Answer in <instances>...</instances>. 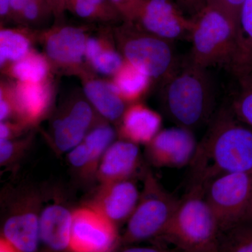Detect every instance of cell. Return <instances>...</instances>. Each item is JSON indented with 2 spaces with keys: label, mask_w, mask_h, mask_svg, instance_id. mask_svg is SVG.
Instances as JSON below:
<instances>
[{
  "label": "cell",
  "mask_w": 252,
  "mask_h": 252,
  "mask_svg": "<svg viewBox=\"0 0 252 252\" xmlns=\"http://www.w3.org/2000/svg\"></svg>",
  "instance_id": "b9f144b4"
},
{
  "label": "cell",
  "mask_w": 252,
  "mask_h": 252,
  "mask_svg": "<svg viewBox=\"0 0 252 252\" xmlns=\"http://www.w3.org/2000/svg\"><path fill=\"white\" fill-rule=\"evenodd\" d=\"M215 1L221 5L225 9L228 10L238 21L239 13L245 0H215Z\"/></svg>",
  "instance_id": "e575fe53"
},
{
  "label": "cell",
  "mask_w": 252,
  "mask_h": 252,
  "mask_svg": "<svg viewBox=\"0 0 252 252\" xmlns=\"http://www.w3.org/2000/svg\"><path fill=\"white\" fill-rule=\"evenodd\" d=\"M124 21L132 22L142 0H110Z\"/></svg>",
  "instance_id": "4dcf8cb0"
},
{
  "label": "cell",
  "mask_w": 252,
  "mask_h": 252,
  "mask_svg": "<svg viewBox=\"0 0 252 252\" xmlns=\"http://www.w3.org/2000/svg\"><path fill=\"white\" fill-rule=\"evenodd\" d=\"M85 60L96 72L113 76L124 63L122 55L116 49L112 39L107 36H89L86 42Z\"/></svg>",
  "instance_id": "ffe728a7"
},
{
  "label": "cell",
  "mask_w": 252,
  "mask_h": 252,
  "mask_svg": "<svg viewBox=\"0 0 252 252\" xmlns=\"http://www.w3.org/2000/svg\"><path fill=\"white\" fill-rule=\"evenodd\" d=\"M140 196V192L132 179L100 184L89 206L118 225L127 221Z\"/></svg>",
  "instance_id": "9a60e30c"
},
{
  "label": "cell",
  "mask_w": 252,
  "mask_h": 252,
  "mask_svg": "<svg viewBox=\"0 0 252 252\" xmlns=\"http://www.w3.org/2000/svg\"><path fill=\"white\" fill-rule=\"evenodd\" d=\"M110 81L127 104L140 102L154 83L142 69L125 61Z\"/></svg>",
  "instance_id": "44dd1931"
},
{
  "label": "cell",
  "mask_w": 252,
  "mask_h": 252,
  "mask_svg": "<svg viewBox=\"0 0 252 252\" xmlns=\"http://www.w3.org/2000/svg\"><path fill=\"white\" fill-rule=\"evenodd\" d=\"M0 252H20L4 238H0Z\"/></svg>",
  "instance_id": "74e56055"
},
{
  "label": "cell",
  "mask_w": 252,
  "mask_h": 252,
  "mask_svg": "<svg viewBox=\"0 0 252 252\" xmlns=\"http://www.w3.org/2000/svg\"><path fill=\"white\" fill-rule=\"evenodd\" d=\"M252 220V196L246 212H245L243 220Z\"/></svg>",
  "instance_id": "ab89813d"
},
{
  "label": "cell",
  "mask_w": 252,
  "mask_h": 252,
  "mask_svg": "<svg viewBox=\"0 0 252 252\" xmlns=\"http://www.w3.org/2000/svg\"><path fill=\"white\" fill-rule=\"evenodd\" d=\"M238 80V93L230 107L240 122L252 128V71Z\"/></svg>",
  "instance_id": "4316f807"
},
{
  "label": "cell",
  "mask_w": 252,
  "mask_h": 252,
  "mask_svg": "<svg viewBox=\"0 0 252 252\" xmlns=\"http://www.w3.org/2000/svg\"><path fill=\"white\" fill-rule=\"evenodd\" d=\"M218 252H252V220H244L220 231Z\"/></svg>",
  "instance_id": "cb8c5ba5"
},
{
  "label": "cell",
  "mask_w": 252,
  "mask_h": 252,
  "mask_svg": "<svg viewBox=\"0 0 252 252\" xmlns=\"http://www.w3.org/2000/svg\"><path fill=\"white\" fill-rule=\"evenodd\" d=\"M9 77L21 82L40 83L51 79L53 70L45 54L32 49L22 59L3 68Z\"/></svg>",
  "instance_id": "7402d4cb"
},
{
  "label": "cell",
  "mask_w": 252,
  "mask_h": 252,
  "mask_svg": "<svg viewBox=\"0 0 252 252\" xmlns=\"http://www.w3.org/2000/svg\"><path fill=\"white\" fill-rule=\"evenodd\" d=\"M14 103V121L31 128L46 117L54 100V86L51 79L40 83L11 84Z\"/></svg>",
  "instance_id": "5bb4252c"
},
{
  "label": "cell",
  "mask_w": 252,
  "mask_h": 252,
  "mask_svg": "<svg viewBox=\"0 0 252 252\" xmlns=\"http://www.w3.org/2000/svg\"><path fill=\"white\" fill-rule=\"evenodd\" d=\"M84 1H90V2H93L94 3V4H112V2H111L110 0H84Z\"/></svg>",
  "instance_id": "60d3db41"
},
{
  "label": "cell",
  "mask_w": 252,
  "mask_h": 252,
  "mask_svg": "<svg viewBox=\"0 0 252 252\" xmlns=\"http://www.w3.org/2000/svg\"><path fill=\"white\" fill-rule=\"evenodd\" d=\"M28 28H1L0 65L1 69L22 59L32 50L34 35Z\"/></svg>",
  "instance_id": "603a6c76"
},
{
  "label": "cell",
  "mask_w": 252,
  "mask_h": 252,
  "mask_svg": "<svg viewBox=\"0 0 252 252\" xmlns=\"http://www.w3.org/2000/svg\"><path fill=\"white\" fill-rule=\"evenodd\" d=\"M140 160L139 145L122 139L114 141L101 159L95 177L100 184L132 179Z\"/></svg>",
  "instance_id": "2e32d148"
},
{
  "label": "cell",
  "mask_w": 252,
  "mask_h": 252,
  "mask_svg": "<svg viewBox=\"0 0 252 252\" xmlns=\"http://www.w3.org/2000/svg\"><path fill=\"white\" fill-rule=\"evenodd\" d=\"M32 139L26 137L18 140H0V164L10 166L17 162L27 152Z\"/></svg>",
  "instance_id": "83f0119b"
},
{
  "label": "cell",
  "mask_w": 252,
  "mask_h": 252,
  "mask_svg": "<svg viewBox=\"0 0 252 252\" xmlns=\"http://www.w3.org/2000/svg\"><path fill=\"white\" fill-rule=\"evenodd\" d=\"M160 114L138 102L128 104L119 123V137L140 145H147L161 130Z\"/></svg>",
  "instance_id": "ac0fdd59"
},
{
  "label": "cell",
  "mask_w": 252,
  "mask_h": 252,
  "mask_svg": "<svg viewBox=\"0 0 252 252\" xmlns=\"http://www.w3.org/2000/svg\"><path fill=\"white\" fill-rule=\"evenodd\" d=\"M112 252H178L167 245L158 244L153 246H134L126 245L124 248L114 250Z\"/></svg>",
  "instance_id": "d6a6232c"
},
{
  "label": "cell",
  "mask_w": 252,
  "mask_h": 252,
  "mask_svg": "<svg viewBox=\"0 0 252 252\" xmlns=\"http://www.w3.org/2000/svg\"><path fill=\"white\" fill-rule=\"evenodd\" d=\"M51 13L55 17L59 18L67 9V0H46Z\"/></svg>",
  "instance_id": "d590c367"
},
{
  "label": "cell",
  "mask_w": 252,
  "mask_h": 252,
  "mask_svg": "<svg viewBox=\"0 0 252 252\" xmlns=\"http://www.w3.org/2000/svg\"><path fill=\"white\" fill-rule=\"evenodd\" d=\"M47 12L51 13V11L46 0H29L18 21L28 24L36 23Z\"/></svg>",
  "instance_id": "f1b7e54d"
},
{
  "label": "cell",
  "mask_w": 252,
  "mask_h": 252,
  "mask_svg": "<svg viewBox=\"0 0 252 252\" xmlns=\"http://www.w3.org/2000/svg\"><path fill=\"white\" fill-rule=\"evenodd\" d=\"M114 38L124 61L142 69L154 82L162 84L180 64L174 43L147 32L135 23L124 21L114 31Z\"/></svg>",
  "instance_id": "8992f818"
},
{
  "label": "cell",
  "mask_w": 252,
  "mask_h": 252,
  "mask_svg": "<svg viewBox=\"0 0 252 252\" xmlns=\"http://www.w3.org/2000/svg\"><path fill=\"white\" fill-rule=\"evenodd\" d=\"M81 77L86 99L94 111L108 122L119 124L128 104L119 95L111 81L93 77L86 72Z\"/></svg>",
  "instance_id": "d6986e66"
},
{
  "label": "cell",
  "mask_w": 252,
  "mask_h": 252,
  "mask_svg": "<svg viewBox=\"0 0 252 252\" xmlns=\"http://www.w3.org/2000/svg\"><path fill=\"white\" fill-rule=\"evenodd\" d=\"M29 0H10L9 16L18 19Z\"/></svg>",
  "instance_id": "8d00e7d4"
},
{
  "label": "cell",
  "mask_w": 252,
  "mask_h": 252,
  "mask_svg": "<svg viewBox=\"0 0 252 252\" xmlns=\"http://www.w3.org/2000/svg\"><path fill=\"white\" fill-rule=\"evenodd\" d=\"M117 133L112 126L106 123H101L96 124L82 141L90 155L96 173L101 159L114 142Z\"/></svg>",
  "instance_id": "d4e9b609"
},
{
  "label": "cell",
  "mask_w": 252,
  "mask_h": 252,
  "mask_svg": "<svg viewBox=\"0 0 252 252\" xmlns=\"http://www.w3.org/2000/svg\"><path fill=\"white\" fill-rule=\"evenodd\" d=\"M39 36L52 69L83 75L86 42L89 35L84 28L57 26L43 32Z\"/></svg>",
  "instance_id": "8fae6325"
},
{
  "label": "cell",
  "mask_w": 252,
  "mask_h": 252,
  "mask_svg": "<svg viewBox=\"0 0 252 252\" xmlns=\"http://www.w3.org/2000/svg\"><path fill=\"white\" fill-rule=\"evenodd\" d=\"M180 200L164 189L153 172L147 170L138 203L127 220L120 245L157 240L171 220Z\"/></svg>",
  "instance_id": "5b68a950"
},
{
  "label": "cell",
  "mask_w": 252,
  "mask_h": 252,
  "mask_svg": "<svg viewBox=\"0 0 252 252\" xmlns=\"http://www.w3.org/2000/svg\"><path fill=\"white\" fill-rule=\"evenodd\" d=\"M132 23L141 29L174 43L189 39L193 20L172 0H142Z\"/></svg>",
  "instance_id": "30bf717a"
},
{
  "label": "cell",
  "mask_w": 252,
  "mask_h": 252,
  "mask_svg": "<svg viewBox=\"0 0 252 252\" xmlns=\"http://www.w3.org/2000/svg\"><path fill=\"white\" fill-rule=\"evenodd\" d=\"M72 212L59 203L42 207L40 215L41 252H70Z\"/></svg>",
  "instance_id": "e0dca14e"
},
{
  "label": "cell",
  "mask_w": 252,
  "mask_h": 252,
  "mask_svg": "<svg viewBox=\"0 0 252 252\" xmlns=\"http://www.w3.org/2000/svg\"><path fill=\"white\" fill-rule=\"evenodd\" d=\"M28 129L21 123L6 121L0 123V140H14Z\"/></svg>",
  "instance_id": "1f68e13d"
},
{
  "label": "cell",
  "mask_w": 252,
  "mask_h": 252,
  "mask_svg": "<svg viewBox=\"0 0 252 252\" xmlns=\"http://www.w3.org/2000/svg\"><path fill=\"white\" fill-rule=\"evenodd\" d=\"M208 0H177V2L184 9L191 14V16L196 14L202 8L207 4Z\"/></svg>",
  "instance_id": "836d02e7"
},
{
  "label": "cell",
  "mask_w": 252,
  "mask_h": 252,
  "mask_svg": "<svg viewBox=\"0 0 252 252\" xmlns=\"http://www.w3.org/2000/svg\"><path fill=\"white\" fill-rule=\"evenodd\" d=\"M205 192L203 186H190L158 243L178 252H218L220 227Z\"/></svg>",
  "instance_id": "3957f363"
},
{
  "label": "cell",
  "mask_w": 252,
  "mask_h": 252,
  "mask_svg": "<svg viewBox=\"0 0 252 252\" xmlns=\"http://www.w3.org/2000/svg\"><path fill=\"white\" fill-rule=\"evenodd\" d=\"M161 89L162 107L175 126L193 131L211 121L215 94L209 69L188 60L179 64Z\"/></svg>",
  "instance_id": "7a4b0ae2"
},
{
  "label": "cell",
  "mask_w": 252,
  "mask_h": 252,
  "mask_svg": "<svg viewBox=\"0 0 252 252\" xmlns=\"http://www.w3.org/2000/svg\"><path fill=\"white\" fill-rule=\"evenodd\" d=\"M6 214L1 237L20 252L40 250V215L39 195L27 193L14 200Z\"/></svg>",
  "instance_id": "ba28073f"
},
{
  "label": "cell",
  "mask_w": 252,
  "mask_h": 252,
  "mask_svg": "<svg viewBox=\"0 0 252 252\" xmlns=\"http://www.w3.org/2000/svg\"><path fill=\"white\" fill-rule=\"evenodd\" d=\"M252 196V170L220 175L205 187V199L220 231L241 221Z\"/></svg>",
  "instance_id": "52a82bcc"
},
{
  "label": "cell",
  "mask_w": 252,
  "mask_h": 252,
  "mask_svg": "<svg viewBox=\"0 0 252 252\" xmlns=\"http://www.w3.org/2000/svg\"><path fill=\"white\" fill-rule=\"evenodd\" d=\"M67 9L88 21H111L122 18L113 4H98L84 0H67Z\"/></svg>",
  "instance_id": "484cf974"
},
{
  "label": "cell",
  "mask_w": 252,
  "mask_h": 252,
  "mask_svg": "<svg viewBox=\"0 0 252 252\" xmlns=\"http://www.w3.org/2000/svg\"><path fill=\"white\" fill-rule=\"evenodd\" d=\"M94 112L89 101L77 99L59 113L51 128V142L55 152L68 153L84 140L96 125Z\"/></svg>",
  "instance_id": "4fadbf2b"
},
{
  "label": "cell",
  "mask_w": 252,
  "mask_h": 252,
  "mask_svg": "<svg viewBox=\"0 0 252 252\" xmlns=\"http://www.w3.org/2000/svg\"><path fill=\"white\" fill-rule=\"evenodd\" d=\"M191 18L189 61L207 69L214 67L229 69L235 51L236 18L215 0H208L205 6Z\"/></svg>",
  "instance_id": "277c9868"
},
{
  "label": "cell",
  "mask_w": 252,
  "mask_h": 252,
  "mask_svg": "<svg viewBox=\"0 0 252 252\" xmlns=\"http://www.w3.org/2000/svg\"><path fill=\"white\" fill-rule=\"evenodd\" d=\"M14 108L11 94V84L1 82L0 88V121L6 122L14 119Z\"/></svg>",
  "instance_id": "f546056e"
},
{
  "label": "cell",
  "mask_w": 252,
  "mask_h": 252,
  "mask_svg": "<svg viewBox=\"0 0 252 252\" xmlns=\"http://www.w3.org/2000/svg\"><path fill=\"white\" fill-rule=\"evenodd\" d=\"M197 146L193 130L175 126L161 129L146 145V154L154 166L182 168L190 165Z\"/></svg>",
  "instance_id": "7c38bea8"
},
{
  "label": "cell",
  "mask_w": 252,
  "mask_h": 252,
  "mask_svg": "<svg viewBox=\"0 0 252 252\" xmlns=\"http://www.w3.org/2000/svg\"><path fill=\"white\" fill-rule=\"evenodd\" d=\"M190 162L192 185L206 187L225 174L252 170V128L229 107L215 113Z\"/></svg>",
  "instance_id": "6da1fadb"
},
{
  "label": "cell",
  "mask_w": 252,
  "mask_h": 252,
  "mask_svg": "<svg viewBox=\"0 0 252 252\" xmlns=\"http://www.w3.org/2000/svg\"><path fill=\"white\" fill-rule=\"evenodd\" d=\"M120 238L117 225L92 207L73 210L70 252H112Z\"/></svg>",
  "instance_id": "9c48e42d"
},
{
  "label": "cell",
  "mask_w": 252,
  "mask_h": 252,
  "mask_svg": "<svg viewBox=\"0 0 252 252\" xmlns=\"http://www.w3.org/2000/svg\"><path fill=\"white\" fill-rule=\"evenodd\" d=\"M10 0H0V15L1 18H6L9 14Z\"/></svg>",
  "instance_id": "f35d334b"
}]
</instances>
